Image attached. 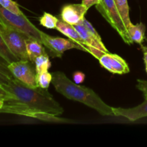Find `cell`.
<instances>
[{
    "label": "cell",
    "mask_w": 147,
    "mask_h": 147,
    "mask_svg": "<svg viewBox=\"0 0 147 147\" xmlns=\"http://www.w3.org/2000/svg\"><path fill=\"white\" fill-rule=\"evenodd\" d=\"M1 86L12 96L13 98L25 103L33 110L54 116L62 114L64 111L47 89L39 86L30 87L15 78Z\"/></svg>",
    "instance_id": "6da1fadb"
},
{
    "label": "cell",
    "mask_w": 147,
    "mask_h": 147,
    "mask_svg": "<svg viewBox=\"0 0 147 147\" xmlns=\"http://www.w3.org/2000/svg\"><path fill=\"white\" fill-rule=\"evenodd\" d=\"M52 74V83L59 93L95 109L103 116H115L113 107L106 104L92 89L76 84L62 72H54Z\"/></svg>",
    "instance_id": "7a4b0ae2"
},
{
    "label": "cell",
    "mask_w": 147,
    "mask_h": 147,
    "mask_svg": "<svg viewBox=\"0 0 147 147\" xmlns=\"http://www.w3.org/2000/svg\"><path fill=\"white\" fill-rule=\"evenodd\" d=\"M98 11L101 14L105 20L116 30L122 40L127 45H132L133 41L128 33L119 11L116 7L115 0H100V3L96 5Z\"/></svg>",
    "instance_id": "3957f363"
},
{
    "label": "cell",
    "mask_w": 147,
    "mask_h": 147,
    "mask_svg": "<svg viewBox=\"0 0 147 147\" xmlns=\"http://www.w3.org/2000/svg\"><path fill=\"white\" fill-rule=\"evenodd\" d=\"M0 20L9 27L27 35L29 38L34 39L41 42L40 33L42 31L37 28L23 13L14 14L0 5Z\"/></svg>",
    "instance_id": "277c9868"
},
{
    "label": "cell",
    "mask_w": 147,
    "mask_h": 147,
    "mask_svg": "<svg viewBox=\"0 0 147 147\" xmlns=\"http://www.w3.org/2000/svg\"><path fill=\"white\" fill-rule=\"evenodd\" d=\"M0 113H14V114L21 115V116L40 119V120L44 121L55 122V123L73 122L72 121L67 120V119L58 118L57 117V116L33 110L25 103H22L20 100L13 98L4 100V106L0 109Z\"/></svg>",
    "instance_id": "5b68a950"
},
{
    "label": "cell",
    "mask_w": 147,
    "mask_h": 147,
    "mask_svg": "<svg viewBox=\"0 0 147 147\" xmlns=\"http://www.w3.org/2000/svg\"><path fill=\"white\" fill-rule=\"evenodd\" d=\"M0 34L10 51L20 60H29L26 40L29 38L23 33L9 27L0 20Z\"/></svg>",
    "instance_id": "8992f818"
},
{
    "label": "cell",
    "mask_w": 147,
    "mask_h": 147,
    "mask_svg": "<svg viewBox=\"0 0 147 147\" xmlns=\"http://www.w3.org/2000/svg\"><path fill=\"white\" fill-rule=\"evenodd\" d=\"M8 68L15 78L30 87H38L34 64L30 60H17L8 64Z\"/></svg>",
    "instance_id": "52a82bcc"
},
{
    "label": "cell",
    "mask_w": 147,
    "mask_h": 147,
    "mask_svg": "<svg viewBox=\"0 0 147 147\" xmlns=\"http://www.w3.org/2000/svg\"><path fill=\"white\" fill-rule=\"evenodd\" d=\"M42 44L50 50L53 57H61L63 53L70 49H78L84 51V49L70 39L53 37L42 31L40 33Z\"/></svg>",
    "instance_id": "ba28073f"
},
{
    "label": "cell",
    "mask_w": 147,
    "mask_h": 147,
    "mask_svg": "<svg viewBox=\"0 0 147 147\" xmlns=\"http://www.w3.org/2000/svg\"><path fill=\"white\" fill-rule=\"evenodd\" d=\"M98 60L102 67L114 74H126L130 71L126 60L116 54L104 53Z\"/></svg>",
    "instance_id": "9c48e42d"
},
{
    "label": "cell",
    "mask_w": 147,
    "mask_h": 147,
    "mask_svg": "<svg viewBox=\"0 0 147 147\" xmlns=\"http://www.w3.org/2000/svg\"><path fill=\"white\" fill-rule=\"evenodd\" d=\"M88 10L83 4H68L63 7L60 18L66 23L75 25L82 22Z\"/></svg>",
    "instance_id": "30bf717a"
},
{
    "label": "cell",
    "mask_w": 147,
    "mask_h": 147,
    "mask_svg": "<svg viewBox=\"0 0 147 147\" xmlns=\"http://www.w3.org/2000/svg\"><path fill=\"white\" fill-rule=\"evenodd\" d=\"M115 116H121L130 121H135L139 119L147 117V99L139 106L130 109L113 108Z\"/></svg>",
    "instance_id": "8fae6325"
},
{
    "label": "cell",
    "mask_w": 147,
    "mask_h": 147,
    "mask_svg": "<svg viewBox=\"0 0 147 147\" xmlns=\"http://www.w3.org/2000/svg\"><path fill=\"white\" fill-rule=\"evenodd\" d=\"M75 28L79 33L81 38L83 39V42L87 46L88 49L89 48H95L97 50H101L103 53H109V50H107L105 45H103V42H100L88 30V29L85 27L83 24V23H80V24H75Z\"/></svg>",
    "instance_id": "7c38bea8"
},
{
    "label": "cell",
    "mask_w": 147,
    "mask_h": 147,
    "mask_svg": "<svg viewBox=\"0 0 147 147\" xmlns=\"http://www.w3.org/2000/svg\"><path fill=\"white\" fill-rule=\"evenodd\" d=\"M56 30H58L60 33L64 34L65 36L68 37V39L71 40L72 41L75 42L78 45L81 46L84 49V51L89 53L87 46L85 44L83 39L81 38V37L80 36L79 33L78 32L76 29L74 27V26L71 25L68 23H66L65 22L63 21V20H59L57 24Z\"/></svg>",
    "instance_id": "4fadbf2b"
},
{
    "label": "cell",
    "mask_w": 147,
    "mask_h": 147,
    "mask_svg": "<svg viewBox=\"0 0 147 147\" xmlns=\"http://www.w3.org/2000/svg\"><path fill=\"white\" fill-rule=\"evenodd\" d=\"M26 47L29 60L32 63L37 57L42 55H47L45 49L43 47L42 44L40 41L34 39L27 38L26 40Z\"/></svg>",
    "instance_id": "5bb4252c"
},
{
    "label": "cell",
    "mask_w": 147,
    "mask_h": 147,
    "mask_svg": "<svg viewBox=\"0 0 147 147\" xmlns=\"http://www.w3.org/2000/svg\"><path fill=\"white\" fill-rule=\"evenodd\" d=\"M128 33L133 41V42L138 43L141 45L145 40V32H146V26L142 22L137 23L136 24H131L127 28Z\"/></svg>",
    "instance_id": "9a60e30c"
},
{
    "label": "cell",
    "mask_w": 147,
    "mask_h": 147,
    "mask_svg": "<svg viewBox=\"0 0 147 147\" xmlns=\"http://www.w3.org/2000/svg\"><path fill=\"white\" fill-rule=\"evenodd\" d=\"M116 1V7L119 11L121 17L124 23L126 28L129 27L131 22L129 17V7L127 0H115Z\"/></svg>",
    "instance_id": "2e32d148"
},
{
    "label": "cell",
    "mask_w": 147,
    "mask_h": 147,
    "mask_svg": "<svg viewBox=\"0 0 147 147\" xmlns=\"http://www.w3.org/2000/svg\"><path fill=\"white\" fill-rule=\"evenodd\" d=\"M0 57L7 64L13 63V62L20 60L9 49L5 42L3 40L2 37L0 34Z\"/></svg>",
    "instance_id": "e0dca14e"
},
{
    "label": "cell",
    "mask_w": 147,
    "mask_h": 147,
    "mask_svg": "<svg viewBox=\"0 0 147 147\" xmlns=\"http://www.w3.org/2000/svg\"><path fill=\"white\" fill-rule=\"evenodd\" d=\"M34 64L37 74L48 71L52 65L47 55H42L37 57L34 60Z\"/></svg>",
    "instance_id": "ac0fdd59"
},
{
    "label": "cell",
    "mask_w": 147,
    "mask_h": 147,
    "mask_svg": "<svg viewBox=\"0 0 147 147\" xmlns=\"http://www.w3.org/2000/svg\"><path fill=\"white\" fill-rule=\"evenodd\" d=\"M58 21L57 17L47 12H44L40 18V24L47 29H56Z\"/></svg>",
    "instance_id": "d6986e66"
},
{
    "label": "cell",
    "mask_w": 147,
    "mask_h": 147,
    "mask_svg": "<svg viewBox=\"0 0 147 147\" xmlns=\"http://www.w3.org/2000/svg\"><path fill=\"white\" fill-rule=\"evenodd\" d=\"M14 76H12L11 72L8 68V64L2 63L0 61V85H6L9 83L13 78Z\"/></svg>",
    "instance_id": "ffe728a7"
},
{
    "label": "cell",
    "mask_w": 147,
    "mask_h": 147,
    "mask_svg": "<svg viewBox=\"0 0 147 147\" xmlns=\"http://www.w3.org/2000/svg\"><path fill=\"white\" fill-rule=\"evenodd\" d=\"M53 80V74L48 71L37 74V83L39 87L42 88L47 89L52 83Z\"/></svg>",
    "instance_id": "44dd1931"
},
{
    "label": "cell",
    "mask_w": 147,
    "mask_h": 147,
    "mask_svg": "<svg viewBox=\"0 0 147 147\" xmlns=\"http://www.w3.org/2000/svg\"><path fill=\"white\" fill-rule=\"evenodd\" d=\"M0 5L4 8L7 9L9 11L17 14H22V11L20 10L17 2L12 0H0Z\"/></svg>",
    "instance_id": "7402d4cb"
},
{
    "label": "cell",
    "mask_w": 147,
    "mask_h": 147,
    "mask_svg": "<svg viewBox=\"0 0 147 147\" xmlns=\"http://www.w3.org/2000/svg\"><path fill=\"white\" fill-rule=\"evenodd\" d=\"M82 23H83V25H84L85 27L88 29V31L90 32L91 33V34H93V35L94 36V37H96L98 40H99L100 42H103L101 40V37H100V36L99 35L98 32L95 30V28L93 27V26L92 25L91 23L89 22L88 21L86 18L83 19V21H82Z\"/></svg>",
    "instance_id": "603a6c76"
},
{
    "label": "cell",
    "mask_w": 147,
    "mask_h": 147,
    "mask_svg": "<svg viewBox=\"0 0 147 147\" xmlns=\"http://www.w3.org/2000/svg\"><path fill=\"white\" fill-rule=\"evenodd\" d=\"M73 82L76 83V84H80L83 83L86 78V75L81 71H76L73 74Z\"/></svg>",
    "instance_id": "cb8c5ba5"
},
{
    "label": "cell",
    "mask_w": 147,
    "mask_h": 147,
    "mask_svg": "<svg viewBox=\"0 0 147 147\" xmlns=\"http://www.w3.org/2000/svg\"><path fill=\"white\" fill-rule=\"evenodd\" d=\"M137 86L136 87L143 93L144 99H147V81L143 80H137Z\"/></svg>",
    "instance_id": "d4e9b609"
},
{
    "label": "cell",
    "mask_w": 147,
    "mask_h": 147,
    "mask_svg": "<svg viewBox=\"0 0 147 147\" xmlns=\"http://www.w3.org/2000/svg\"><path fill=\"white\" fill-rule=\"evenodd\" d=\"M11 98H13L12 96L0 85V100H5Z\"/></svg>",
    "instance_id": "484cf974"
},
{
    "label": "cell",
    "mask_w": 147,
    "mask_h": 147,
    "mask_svg": "<svg viewBox=\"0 0 147 147\" xmlns=\"http://www.w3.org/2000/svg\"><path fill=\"white\" fill-rule=\"evenodd\" d=\"M100 1V0H82V4L89 9L90 7L99 4Z\"/></svg>",
    "instance_id": "4316f807"
},
{
    "label": "cell",
    "mask_w": 147,
    "mask_h": 147,
    "mask_svg": "<svg viewBox=\"0 0 147 147\" xmlns=\"http://www.w3.org/2000/svg\"><path fill=\"white\" fill-rule=\"evenodd\" d=\"M141 46H142V51L144 53V60L145 65H147V47H145L142 45H141Z\"/></svg>",
    "instance_id": "83f0119b"
},
{
    "label": "cell",
    "mask_w": 147,
    "mask_h": 147,
    "mask_svg": "<svg viewBox=\"0 0 147 147\" xmlns=\"http://www.w3.org/2000/svg\"><path fill=\"white\" fill-rule=\"evenodd\" d=\"M3 106H4V100H0V109L3 107Z\"/></svg>",
    "instance_id": "f1b7e54d"
},
{
    "label": "cell",
    "mask_w": 147,
    "mask_h": 147,
    "mask_svg": "<svg viewBox=\"0 0 147 147\" xmlns=\"http://www.w3.org/2000/svg\"><path fill=\"white\" fill-rule=\"evenodd\" d=\"M146 73H147V65H146Z\"/></svg>",
    "instance_id": "f546056e"
}]
</instances>
